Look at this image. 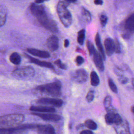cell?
Segmentation results:
<instances>
[{
	"mask_svg": "<svg viewBox=\"0 0 134 134\" xmlns=\"http://www.w3.org/2000/svg\"><path fill=\"white\" fill-rule=\"evenodd\" d=\"M62 84L60 81H56L52 83L38 86L35 90L38 93L53 97H58L61 95Z\"/></svg>",
	"mask_w": 134,
	"mask_h": 134,
	"instance_id": "1",
	"label": "cell"
},
{
	"mask_svg": "<svg viewBox=\"0 0 134 134\" xmlns=\"http://www.w3.org/2000/svg\"><path fill=\"white\" fill-rule=\"evenodd\" d=\"M25 119L20 114H12L0 116V128H13L18 126Z\"/></svg>",
	"mask_w": 134,
	"mask_h": 134,
	"instance_id": "2",
	"label": "cell"
},
{
	"mask_svg": "<svg viewBox=\"0 0 134 134\" xmlns=\"http://www.w3.org/2000/svg\"><path fill=\"white\" fill-rule=\"evenodd\" d=\"M57 10L62 24L65 27H69L72 24V18L71 14L67 9L66 6L59 1L57 6Z\"/></svg>",
	"mask_w": 134,
	"mask_h": 134,
	"instance_id": "3",
	"label": "cell"
},
{
	"mask_svg": "<svg viewBox=\"0 0 134 134\" xmlns=\"http://www.w3.org/2000/svg\"><path fill=\"white\" fill-rule=\"evenodd\" d=\"M12 75L18 79L29 80L34 76L35 70L30 66L20 67L14 70Z\"/></svg>",
	"mask_w": 134,
	"mask_h": 134,
	"instance_id": "4",
	"label": "cell"
},
{
	"mask_svg": "<svg viewBox=\"0 0 134 134\" xmlns=\"http://www.w3.org/2000/svg\"><path fill=\"white\" fill-rule=\"evenodd\" d=\"M37 18L42 26L48 30L53 32H58V29L56 23L54 20L50 19L47 14H45Z\"/></svg>",
	"mask_w": 134,
	"mask_h": 134,
	"instance_id": "5",
	"label": "cell"
},
{
	"mask_svg": "<svg viewBox=\"0 0 134 134\" xmlns=\"http://www.w3.org/2000/svg\"><path fill=\"white\" fill-rule=\"evenodd\" d=\"M124 30L122 34V37L126 39H129L132 36L134 30V14L130 15L126 20L124 26Z\"/></svg>",
	"mask_w": 134,
	"mask_h": 134,
	"instance_id": "6",
	"label": "cell"
},
{
	"mask_svg": "<svg viewBox=\"0 0 134 134\" xmlns=\"http://www.w3.org/2000/svg\"><path fill=\"white\" fill-rule=\"evenodd\" d=\"M105 119L108 125H118L123 121L121 117L117 111L107 113L105 116Z\"/></svg>",
	"mask_w": 134,
	"mask_h": 134,
	"instance_id": "7",
	"label": "cell"
},
{
	"mask_svg": "<svg viewBox=\"0 0 134 134\" xmlns=\"http://www.w3.org/2000/svg\"><path fill=\"white\" fill-rule=\"evenodd\" d=\"M37 103L39 104L49 105L53 106L59 107L62 106L63 100L61 99L57 98L43 97L37 100Z\"/></svg>",
	"mask_w": 134,
	"mask_h": 134,
	"instance_id": "8",
	"label": "cell"
},
{
	"mask_svg": "<svg viewBox=\"0 0 134 134\" xmlns=\"http://www.w3.org/2000/svg\"><path fill=\"white\" fill-rule=\"evenodd\" d=\"M87 73L85 70L80 69L76 70L72 75V80L78 83H83L87 80Z\"/></svg>",
	"mask_w": 134,
	"mask_h": 134,
	"instance_id": "9",
	"label": "cell"
},
{
	"mask_svg": "<svg viewBox=\"0 0 134 134\" xmlns=\"http://www.w3.org/2000/svg\"><path fill=\"white\" fill-rule=\"evenodd\" d=\"M31 114L33 115L38 116L41 119L44 120H47V121H57L61 119V116L55 114H53L52 113H38V112H32Z\"/></svg>",
	"mask_w": 134,
	"mask_h": 134,
	"instance_id": "10",
	"label": "cell"
},
{
	"mask_svg": "<svg viewBox=\"0 0 134 134\" xmlns=\"http://www.w3.org/2000/svg\"><path fill=\"white\" fill-rule=\"evenodd\" d=\"M35 129L39 134H55V129L51 125H37Z\"/></svg>",
	"mask_w": 134,
	"mask_h": 134,
	"instance_id": "11",
	"label": "cell"
},
{
	"mask_svg": "<svg viewBox=\"0 0 134 134\" xmlns=\"http://www.w3.org/2000/svg\"><path fill=\"white\" fill-rule=\"evenodd\" d=\"M30 10L31 14L36 18L46 13L44 7L41 5L32 3L30 6Z\"/></svg>",
	"mask_w": 134,
	"mask_h": 134,
	"instance_id": "12",
	"label": "cell"
},
{
	"mask_svg": "<svg viewBox=\"0 0 134 134\" xmlns=\"http://www.w3.org/2000/svg\"><path fill=\"white\" fill-rule=\"evenodd\" d=\"M116 134H131L129 125L126 121H124L120 124L114 126Z\"/></svg>",
	"mask_w": 134,
	"mask_h": 134,
	"instance_id": "13",
	"label": "cell"
},
{
	"mask_svg": "<svg viewBox=\"0 0 134 134\" xmlns=\"http://www.w3.org/2000/svg\"><path fill=\"white\" fill-rule=\"evenodd\" d=\"M47 46L49 50L52 51L57 50L59 48V39L54 35L50 36L47 40Z\"/></svg>",
	"mask_w": 134,
	"mask_h": 134,
	"instance_id": "14",
	"label": "cell"
},
{
	"mask_svg": "<svg viewBox=\"0 0 134 134\" xmlns=\"http://www.w3.org/2000/svg\"><path fill=\"white\" fill-rule=\"evenodd\" d=\"M105 52L108 56H111L115 52L114 40L110 38H107L104 41Z\"/></svg>",
	"mask_w": 134,
	"mask_h": 134,
	"instance_id": "15",
	"label": "cell"
},
{
	"mask_svg": "<svg viewBox=\"0 0 134 134\" xmlns=\"http://www.w3.org/2000/svg\"><path fill=\"white\" fill-rule=\"evenodd\" d=\"M30 110L32 112L38 113H54L56 111L55 109L52 107L45 106H31Z\"/></svg>",
	"mask_w": 134,
	"mask_h": 134,
	"instance_id": "16",
	"label": "cell"
},
{
	"mask_svg": "<svg viewBox=\"0 0 134 134\" xmlns=\"http://www.w3.org/2000/svg\"><path fill=\"white\" fill-rule=\"evenodd\" d=\"M93 59L96 67L100 71H103L104 70V66L103 59L97 51L95 50L93 54Z\"/></svg>",
	"mask_w": 134,
	"mask_h": 134,
	"instance_id": "17",
	"label": "cell"
},
{
	"mask_svg": "<svg viewBox=\"0 0 134 134\" xmlns=\"http://www.w3.org/2000/svg\"><path fill=\"white\" fill-rule=\"evenodd\" d=\"M25 55L28 59V60H29V61L31 63L36 64L37 65H39V66H41V67H44V68H50V69H53V68H54L53 65L50 62H45V61H40L38 59L32 58V57H30V56H29L27 54H25Z\"/></svg>",
	"mask_w": 134,
	"mask_h": 134,
	"instance_id": "18",
	"label": "cell"
},
{
	"mask_svg": "<svg viewBox=\"0 0 134 134\" xmlns=\"http://www.w3.org/2000/svg\"><path fill=\"white\" fill-rule=\"evenodd\" d=\"M27 51L31 54L42 58H48L50 57L49 52L43 50H40L34 48H28Z\"/></svg>",
	"mask_w": 134,
	"mask_h": 134,
	"instance_id": "19",
	"label": "cell"
},
{
	"mask_svg": "<svg viewBox=\"0 0 134 134\" xmlns=\"http://www.w3.org/2000/svg\"><path fill=\"white\" fill-rule=\"evenodd\" d=\"M95 41L96 44L97 46V47L98 48V50L99 51V53L102 58L103 60H105L106 58H105V51L103 49V47L102 46L101 41H100V36L98 33H97L95 36Z\"/></svg>",
	"mask_w": 134,
	"mask_h": 134,
	"instance_id": "20",
	"label": "cell"
},
{
	"mask_svg": "<svg viewBox=\"0 0 134 134\" xmlns=\"http://www.w3.org/2000/svg\"><path fill=\"white\" fill-rule=\"evenodd\" d=\"M104 107L107 113L116 111V109L111 106V98L110 96H107L105 98Z\"/></svg>",
	"mask_w": 134,
	"mask_h": 134,
	"instance_id": "21",
	"label": "cell"
},
{
	"mask_svg": "<svg viewBox=\"0 0 134 134\" xmlns=\"http://www.w3.org/2000/svg\"><path fill=\"white\" fill-rule=\"evenodd\" d=\"M7 10L6 7L0 4V27L3 26L6 20Z\"/></svg>",
	"mask_w": 134,
	"mask_h": 134,
	"instance_id": "22",
	"label": "cell"
},
{
	"mask_svg": "<svg viewBox=\"0 0 134 134\" xmlns=\"http://www.w3.org/2000/svg\"><path fill=\"white\" fill-rule=\"evenodd\" d=\"M91 84L94 86H96L99 84V79L95 71H92L90 74Z\"/></svg>",
	"mask_w": 134,
	"mask_h": 134,
	"instance_id": "23",
	"label": "cell"
},
{
	"mask_svg": "<svg viewBox=\"0 0 134 134\" xmlns=\"http://www.w3.org/2000/svg\"><path fill=\"white\" fill-rule=\"evenodd\" d=\"M9 60L12 63L16 65H18L20 63L21 57L18 53L13 52L10 55L9 57Z\"/></svg>",
	"mask_w": 134,
	"mask_h": 134,
	"instance_id": "24",
	"label": "cell"
},
{
	"mask_svg": "<svg viewBox=\"0 0 134 134\" xmlns=\"http://www.w3.org/2000/svg\"><path fill=\"white\" fill-rule=\"evenodd\" d=\"M82 16L84 21L87 23H89L91 21V15L90 13L85 8H82Z\"/></svg>",
	"mask_w": 134,
	"mask_h": 134,
	"instance_id": "25",
	"label": "cell"
},
{
	"mask_svg": "<svg viewBox=\"0 0 134 134\" xmlns=\"http://www.w3.org/2000/svg\"><path fill=\"white\" fill-rule=\"evenodd\" d=\"M85 37V30L84 29H81L77 33V40L79 44H80V45H82L83 44Z\"/></svg>",
	"mask_w": 134,
	"mask_h": 134,
	"instance_id": "26",
	"label": "cell"
},
{
	"mask_svg": "<svg viewBox=\"0 0 134 134\" xmlns=\"http://www.w3.org/2000/svg\"><path fill=\"white\" fill-rule=\"evenodd\" d=\"M85 125L91 130H95L97 128V124L92 119H87L85 122Z\"/></svg>",
	"mask_w": 134,
	"mask_h": 134,
	"instance_id": "27",
	"label": "cell"
},
{
	"mask_svg": "<svg viewBox=\"0 0 134 134\" xmlns=\"http://www.w3.org/2000/svg\"><path fill=\"white\" fill-rule=\"evenodd\" d=\"M108 85L110 88V90L114 92L115 93H117V88L116 85H115V83L114 82V81H113V80L110 78H108Z\"/></svg>",
	"mask_w": 134,
	"mask_h": 134,
	"instance_id": "28",
	"label": "cell"
},
{
	"mask_svg": "<svg viewBox=\"0 0 134 134\" xmlns=\"http://www.w3.org/2000/svg\"><path fill=\"white\" fill-rule=\"evenodd\" d=\"M86 45H87V49L88 50L90 55H92L96 50L93 44L90 41H87L86 42Z\"/></svg>",
	"mask_w": 134,
	"mask_h": 134,
	"instance_id": "29",
	"label": "cell"
},
{
	"mask_svg": "<svg viewBox=\"0 0 134 134\" xmlns=\"http://www.w3.org/2000/svg\"><path fill=\"white\" fill-rule=\"evenodd\" d=\"M99 21L101 25L103 27H105L108 21V17H107L106 15H104V14H102L99 17Z\"/></svg>",
	"mask_w": 134,
	"mask_h": 134,
	"instance_id": "30",
	"label": "cell"
},
{
	"mask_svg": "<svg viewBox=\"0 0 134 134\" xmlns=\"http://www.w3.org/2000/svg\"><path fill=\"white\" fill-rule=\"evenodd\" d=\"M94 98V93L93 91H90L86 96V99L87 102L91 103L92 102Z\"/></svg>",
	"mask_w": 134,
	"mask_h": 134,
	"instance_id": "31",
	"label": "cell"
},
{
	"mask_svg": "<svg viewBox=\"0 0 134 134\" xmlns=\"http://www.w3.org/2000/svg\"><path fill=\"white\" fill-rule=\"evenodd\" d=\"M54 64L59 68L63 70H66V66L63 63H62L60 59H57L54 61Z\"/></svg>",
	"mask_w": 134,
	"mask_h": 134,
	"instance_id": "32",
	"label": "cell"
},
{
	"mask_svg": "<svg viewBox=\"0 0 134 134\" xmlns=\"http://www.w3.org/2000/svg\"><path fill=\"white\" fill-rule=\"evenodd\" d=\"M114 44H115V52L117 53H120L121 52V49H120V43L118 40L115 39L114 41Z\"/></svg>",
	"mask_w": 134,
	"mask_h": 134,
	"instance_id": "33",
	"label": "cell"
},
{
	"mask_svg": "<svg viewBox=\"0 0 134 134\" xmlns=\"http://www.w3.org/2000/svg\"><path fill=\"white\" fill-rule=\"evenodd\" d=\"M75 62H76V65L79 66V65H81L82 64H83L84 62V58L81 57V56H80V55H78L77 56V57L76 58V59H75Z\"/></svg>",
	"mask_w": 134,
	"mask_h": 134,
	"instance_id": "34",
	"label": "cell"
},
{
	"mask_svg": "<svg viewBox=\"0 0 134 134\" xmlns=\"http://www.w3.org/2000/svg\"><path fill=\"white\" fill-rule=\"evenodd\" d=\"M119 81L121 84H124L127 83L128 82V79L126 77L123 76L122 75H119Z\"/></svg>",
	"mask_w": 134,
	"mask_h": 134,
	"instance_id": "35",
	"label": "cell"
},
{
	"mask_svg": "<svg viewBox=\"0 0 134 134\" xmlns=\"http://www.w3.org/2000/svg\"><path fill=\"white\" fill-rule=\"evenodd\" d=\"M80 134H94V133L90 130H84L80 132Z\"/></svg>",
	"mask_w": 134,
	"mask_h": 134,
	"instance_id": "36",
	"label": "cell"
},
{
	"mask_svg": "<svg viewBox=\"0 0 134 134\" xmlns=\"http://www.w3.org/2000/svg\"><path fill=\"white\" fill-rule=\"evenodd\" d=\"M94 4L96 5H102L103 4V0H94Z\"/></svg>",
	"mask_w": 134,
	"mask_h": 134,
	"instance_id": "37",
	"label": "cell"
},
{
	"mask_svg": "<svg viewBox=\"0 0 134 134\" xmlns=\"http://www.w3.org/2000/svg\"><path fill=\"white\" fill-rule=\"evenodd\" d=\"M69 45V41L68 39H65L64 41V47L65 48H66Z\"/></svg>",
	"mask_w": 134,
	"mask_h": 134,
	"instance_id": "38",
	"label": "cell"
},
{
	"mask_svg": "<svg viewBox=\"0 0 134 134\" xmlns=\"http://www.w3.org/2000/svg\"><path fill=\"white\" fill-rule=\"evenodd\" d=\"M44 2V0H35V2L37 4H40Z\"/></svg>",
	"mask_w": 134,
	"mask_h": 134,
	"instance_id": "39",
	"label": "cell"
},
{
	"mask_svg": "<svg viewBox=\"0 0 134 134\" xmlns=\"http://www.w3.org/2000/svg\"><path fill=\"white\" fill-rule=\"evenodd\" d=\"M65 1H67L69 3H74V2H75L76 1V0H65Z\"/></svg>",
	"mask_w": 134,
	"mask_h": 134,
	"instance_id": "40",
	"label": "cell"
},
{
	"mask_svg": "<svg viewBox=\"0 0 134 134\" xmlns=\"http://www.w3.org/2000/svg\"><path fill=\"white\" fill-rule=\"evenodd\" d=\"M131 110L132 113H133V105L131 107Z\"/></svg>",
	"mask_w": 134,
	"mask_h": 134,
	"instance_id": "41",
	"label": "cell"
},
{
	"mask_svg": "<svg viewBox=\"0 0 134 134\" xmlns=\"http://www.w3.org/2000/svg\"><path fill=\"white\" fill-rule=\"evenodd\" d=\"M44 1H49V0H44Z\"/></svg>",
	"mask_w": 134,
	"mask_h": 134,
	"instance_id": "42",
	"label": "cell"
},
{
	"mask_svg": "<svg viewBox=\"0 0 134 134\" xmlns=\"http://www.w3.org/2000/svg\"><path fill=\"white\" fill-rule=\"evenodd\" d=\"M14 1H19V0H14Z\"/></svg>",
	"mask_w": 134,
	"mask_h": 134,
	"instance_id": "43",
	"label": "cell"
}]
</instances>
